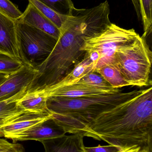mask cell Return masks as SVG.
Returning <instances> with one entry per match:
<instances>
[{
    "label": "cell",
    "instance_id": "16",
    "mask_svg": "<svg viewBox=\"0 0 152 152\" xmlns=\"http://www.w3.org/2000/svg\"><path fill=\"white\" fill-rule=\"evenodd\" d=\"M47 96L43 91L26 93L19 100V104L27 112L51 113L47 108Z\"/></svg>",
    "mask_w": 152,
    "mask_h": 152
},
{
    "label": "cell",
    "instance_id": "28",
    "mask_svg": "<svg viewBox=\"0 0 152 152\" xmlns=\"http://www.w3.org/2000/svg\"><path fill=\"white\" fill-rule=\"evenodd\" d=\"M148 152H152V149H149L148 150Z\"/></svg>",
    "mask_w": 152,
    "mask_h": 152
},
{
    "label": "cell",
    "instance_id": "24",
    "mask_svg": "<svg viewBox=\"0 0 152 152\" xmlns=\"http://www.w3.org/2000/svg\"><path fill=\"white\" fill-rule=\"evenodd\" d=\"M0 152H25L22 145L11 143L5 139H0Z\"/></svg>",
    "mask_w": 152,
    "mask_h": 152
},
{
    "label": "cell",
    "instance_id": "4",
    "mask_svg": "<svg viewBox=\"0 0 152 152\" xmlns=\"http://www.w3.org/2000/svg\"><path fill=\"white\" fill-rule=\"evenodd\" d=\"M113 58V63L129 86L142 87L151 84L149 78L152 52L142 37L118 49Z\"/></svg>",
    "mask_w": 152,
    "mask_h": 152
},
{
    "label": "cell",
    "instance_id": "22",
    "mask_svg": "<svg viewBox=\"0 0 152 152\" xmlns=\"http://www.w3.org/2000/svg\"><path fill=\"white\" fill-rule=\"evenodd\" d=\"M0 12L15 20H18L22 15V12L9 0H0Z\"/></svg>",
    "mask_w": 152,
    "mask_h": 152
},
{
    "label": "cell",
    "instance_id": "15",
    "mask_svg": "<svg viewBox=\"0 0 152 152\" xmlns=\"http://www.w3.org/2000/svg\"><path fill=\"white\" fill-rule=\"evenodd\" d=\"M27 93L25 89L14 96L0 102V129L26 113L19 104V100Z\"/></svg>",
    "mask_w": 152,
    "mask_h": 152
},
{
    "label": "cell",
    "instance_id": "2",
    "mask_svg": "<svg viewBox=\"0 0 152 152\" xmlns=\"http://www.w3.org/2000/svg\"><path fill=\"white\" fill-rule=\"evenodd\" d=\"M93 34L92 30L85 23H76L67 19L51 54L35 68V75L27 93L43 91L69 73L84 55L85 52L80 50L84 39Z\"/></svg>",
    "mask_w": 152,
    "mask_h": 152
},
{
    "label": "cell",
    "instance_id": "14",
    "mask_svg": "<svg viewBox=\"0 0 152 152\" xmlns=\"http://www.w3.org/2000/svg\"><path fill=\"white\" fill-rule=\"evenodd\" d=\"M96 65L92 61L87 53H85L83 59L74 68L57 83L43 91L54 90L78 83L83 77L90 73L95 72Z\"/></svg>",
    "mask_w": 152,
    "mask_h": 152
},
{
    "label": "cell",
    "instance_id": "1",
    "mask_svg": "<svg viewBox=\"0 0 152 152\" xmlns=\"http://www.w3.org/2000/svg\"><path fill=\"white\" fill-rule=\"evenodd\" d=\"M84 137L122 150L152 148V88L103 113L87 127Z\"/></svg>",
    "mask_w": 152,
    "mask_h": 152
},
{
    "label": "cell",
    "instance_id": "6",
    "mask_svg": "<svg viewBox=\"0 0 152 152\" xmlns=\"http://www.w3.org/2000/svg\"><path fill=\"white\" fill-rule=\"evenodd\" d=\"M16 23L21 60L24 64L35 69L48 58L58 40L18 20Z\"/></svg>",
    "mask_w": 152,
    "mask_h": 152
},
{
    "label": "cell",
    "instance_id": "23",
    "mask_svg": "<svg viewBox=\"0 0 152 152\" xmlns=\"http://www.w3.org/2000/svg\"><path fill=\"white\" fill-rule=\"evenodd\" d=\"M78 83L97 86L112 87L101 76L97 75L95 72L90 73L84 76Z\"/></svg>",
    "mask_w": 152,
    "mask_h": 152
},
{
    "label": "cell",
    "instance_id": "13",
    "mask_svg": "<svg viewBox=\"0 0 152 152\" xmlns=\"http://www.w3.org/2000/svg\"><path fill=\"white\" fill-rule=\"evenodd\" d=\"M84 135L73 134L44 140L43 144L45 152H86Z\"/></svg>",
    "mask_w": 152,
    "mask_h": 152
},
{
    "label": "cell",
    "instance_id": "20",
    "mask_svg": "<svg viewBox=\"0 0 152 152\" xmlns=\"http://www.w3.org/2000/svg\"><path fill=\"white\" fill-rule=\"evenodd\" d=\"M51 9L62 15L70 16L75 9L71 0H38Z\"/></svg>",
    "mask_w": 152,
    "mask_h": 152
},
{
    "label": "cell",
    "instance_id": "26",
    "mask_svg": "<svg viewBox=\"0 0 152 152\" xmlns=\"http://www.w3.org/2000/svg\"><path fill=\"white\" fill-rule=\"evenodd\" d=\"M141 149L140 146H134L124 149L118 152H138Z\"/></svg>",
    "mask_w": 152,
    "mask_h": 152
},
{
    "label": "cell",
    "instance_id": "10",
    "mask_svg": "<svg viewBox=\"0 0 152 152\" xmlns=\"http://www.w3.org/2000/svg\"><path fill=\"white\" fill-rule=\"evenodd\" d=\"M52 118V114L51 113H26L1 128L0 137L10 139Z\"/></svg>",
    "mask_w": 152,
    "mask_h": 152
},
{
    "label": "cell",
    "instance_id": "18",
    "mask_svg": "<svg viewBox=\"0 0 152 152\" xmlns=\"http://www.w3.org/2000/svg\"><path fill=\"white\" fill-rule=\"evenodd\" d=\"M28 1L43 15L51 20L60 31L61 28L68 16L57 13L38 0Z\"/></svg>",
    "mask_w": 152,
    "mask_h": 152
},
{
    "label": "cell",
    "instance_id": "3",
    "mask_svg": "<svg viewBox=\"0 0 152 152\" xmlns=\"http://www.w3.org/2000/svg\"><path fill=\"white\" fill-rule=\"evenodd\" d=\"M143 91H121L77 98L48 96L47 108L52 114L53 119L66 133L84 135L88 126L100 114L132 99Z\"/></svg>",
    "mask_w": 152,
    "mask_h": 152
},
{
    "label": "cell",
    "instance_id": "5",
    "mask_svg": "<svg viewBox=\"0 0 152 152\" xmlns=\"http://www.w3.org/2000/svg\"><path fill=\"white\" fill-rule=\"evenodd\" d=\"M134 28H122L111 23L101 32L84 39L80 50L97 64L112 62L116 51L140 37Z\"/></svg>",
    "mask_w": 152,
    "mask_h": 152
},
{
    "label": "cell",
    "instance_id": "8",
    "mask_svg": "<svg viewBox=\"0 0 152 152\" xmlns=\"http://www.w3.org/2000/svg\"><path fill=\"white\" fill-rule=\"evenodd\" d=\"M35 73V68L24 64L19 70L10 75L0 85V102L14 96L25 89L27 90Z\"/></svg>",
    "mask_w": 152,
    "mask_h": 152
},
{
    "label": "cell",
    "instance_id": "19",
    "mask_svg": "<svg viewBox=\"0 0 152 152\" xmlns=\"http://www.w3.org/2000/svg\"><path fill=\"white\" fill-rule=\"evenodd\" d=\"M140 6L141 19L142 21L144 34L142 37L145 39L152 32V0H138Z\"/></svg>",
    "mask_w": 152,
    "mask_h": 152
},
{
    "label": "cell",
    "instance_id": "17",
    "mask_svg": "<svg viewBox=\"0 0 152 152\" xmlns=\"http://www.w3.org/2000/svg\"><path fill=\"white\" fill-rule=\"evenodd\" d=\"M95 73L102 76L111 86L120 88L129 86L115 64L111 62L102 63L96 66Z\"/></svg>",
    "mask_w": 152,
    "mask_h": 152
},
{
    "label": "cell",
    "instance_id": "11",
    "mask_svg": "<svg viewBox=\"0 0 152 152\" xmlns=\"http://www.w3.org/2000/svg\"><path fill=\"white\" fill-rule=\"evenodd\" d=\"M67 134L60 126L52 118L47 120L19 134L11 137L13 142L35 140L41 142L44 140L63 136Z\"/></svg>",
    "mask_w": 152,
    "mask_h": 152
},
{
    "label": "cell",
    "instance_id": "9",
    "mask_svg": "<svg viewBox=\"0 0 152 152\" xmlns=\"http://www.w3.org/2000/svg\"><path fill=\"white\" fill-rule=\"evenodd\" d=\"M16 21L0 12V53L21 60Z\"/></svg>",
    "mask_w": 152,
    "mask_h": 152
},
{
    "label": "cell",
    "instance_id": "12",
    "mask_svg": "<svg viewBox=\"0 0 152 152\" xmlns=\"http://www.w3.org/2000/svg\"><path fill=\"white\" fill-rule=\"evenodd\" d=\"M18 20L43 31L57 40L60 35L58 27L30 2Z\"/></svg>",
    "mask_w": 152,
    "mask_h": 152
},
{
    "label": "cell",
    "instance_id": "27",
    "mask_svg": "<svg viewBox=\"0 0 152 152\" xmlns=\"http://www.w3.org/2000/svg\"><path fill=\"white\" fill-rule=\"evenodd\" d=\"M10 75H5V74H1L0 73V85L2 84L5 80Z\"/></svg>",
    "mask_w": 152,
    "mask_h": 152
},
{
    "label": "cell",
    "instance_id": "21",
    "mask_svg": "<svg viewBox=\"0 0 152 152\" xmlns=\"http://www.w3.org/2000/svg\"><path fill=\"white\" fill-rule=\"evenodd\" d=\"M24 65L21 60L0 53V73L10 75L19 70Z\"/></svg>",
    "mask_w": 152,
    "mask_h": 152
},
{
    "label": "cell",
    "instance_id": "7",
    "mask_svg": "<svg viewBox=\"0 0 152 152\" xmlns=\"http://www.w3.org/2000/svg\"><path fill=\"white\" fill-rule=\"evenodd\" d=\"M121 91L122 90H120V88H115L113 87H105L77 83L54 90L43 92L47 96L77 98L114 94Z\"/></svg>",
    "mask_w": 152,
    "mask_h": 152
},
{
    "label": "cell",
    "instance_id": "25",
    "mask_svg": "<svg viewBox=\"0 0 152 152\" xmlns=\"http://www.w3.org/2000/svg\"><path fill=\"white\" fill-rule=\"evenodd\" d=\"M85 151L86 152H118L122 150L120 148L115 145H105L99 146L94 147H87L85 146Z\"/></svg>",
    "mask_w": 152,
    "mask_h": 152
}]
</instances>
